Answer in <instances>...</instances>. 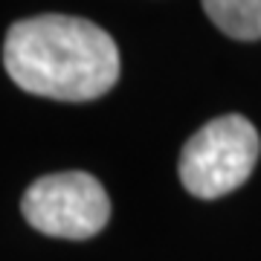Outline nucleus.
I'll return each mask as SVG.
<instances>
[{"label":"nucleus","instance_id":"nucleus-1","mask_svg":"<svg viewBox=\"0 0 261 261\" xmlns=\"http://www.w3.org/2000/svg\"><path fill=\"white\" fill-rule=\"evenodd\" d=\"M3 64L20 90L56 102H90L119 82V47L75 15H35L12 23Z\"/></svg>","mask_w":261,"mask_h":261},{"label":"nucleus","instance_id":"nucleus-2","mask_svg":"<svg viewBox=\"0 0 261 261\" xmlns=\"http://www.w3.org/2000/svg\"><path fill=\"white\" fill-rule=\"evenodd\" d=\"M261 140L247 116L229 113L192 134L180 154V180L189 195L212 200L247 183L258 163Z\"/></svg>","mask_w":261,"mask_h":261},{"label":"nucleus","instance_id":"nucleus-3","mask_svg":"<svg viewBox=\"0 0 261 261\" xmlns=\"http://www.w3.org/2000/svg\"><path fill=\"white\" fill-rule=\"evenodd\" d=\"M20 212L38 232L84 241L108 226L111 197L102 183L87 171H58L38 177L23 192Z\"/></svg>","mask_w":261,"mask_h":261},{"label":"nucleus","instance_id":"nucleus-4","mask_svg":"<svg viewBox=\"0 0 261 261\" xmlns=\"http://www.w3.org/2000/svg\"><path fill=\"white\" fill-rule=\"evenodd\" d=\"M203 12L235 41L261 38V0H203Z\"/></svg>","mask_w":261,"mask_h":261}]
</instances>
